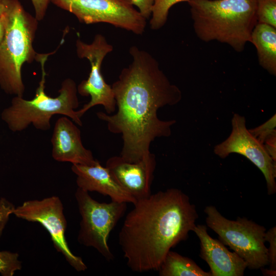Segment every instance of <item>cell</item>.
<instances>
[{
  "label": "cell",
  "instance_id": "d4e9b609",
  "mask_svg": "<svg viewBox=\"0 0 276 276\" xmlns=\"http://www.w3.org/2000/svg\"><path fill=\"white\" fill-rule=\"evenodd\" d=\"M33 4L35 18L38 21L43 19L50 0H31Z\"/></svg>",
  "mask_w": 276,
  "mask_h": 276
},
{
  "label": "cell",
  "instance_id": "2e32d148",
  "mask_svg": "<svg viewBox=\"0 0 276 276\" xmlns=\"http://www.w3.org/2000/svg\"><path fill=\"white\" fill-rule=\"evenodd\" d=\"M256 47L260 66L276 76V28L257 23L251 34L250 42Z\"/></svg>",
  "mask_w": 276,
  "mask_h": 276
},
{
  "label": "cell",
  "instance_id": "6da1fadb",
  "mask_svg": "<svg viewBox=\"0 0 276 276\" xmlns=\"http://www.w3.org/2000/svg\"><path fill=\"white\" fill-rule=\"evenodd\" d=\"M129 52L131 63L122 69L111 85L117 112L111 115L98 112L96 114L106 122L110 132L121 134L123 144L120 156L135 163L150 155V145L155 139L171 135L176 121L159 119L157 111L178 103L182 93L149 52L136 45L130 47Z\"/></svg>",
  "mask_w": 276,
  "mask_h": 276
},
{
  "label": "cell",
  "instance_id": "52a82bcc",
  "mask_svg": "<svg viewBox=\"0 0 276 276\" xmlns=\"http://www.w3.org/2000/svg\"><path fill=\"white\" fill-rule=\"evenodd\" d=\"M81 216L78 236L81 244L95 248L108 261L114 259L107 244L111 231L127 210V203L111 201L100 203L92 198L88 192L78 188L75 193Z\"/></svg>",
  "mask_w": 276,
  "mask_h": 276
},
{
  "label": "cell",
  "instance_id": "f1b7e54d",
  "mask_svg": "<svg viewBox=\"0 0 276 276\" xmlns=\"http://www.w3.org/2000/svg\"><path fill=\"white\" fill-rule=\"evenodd\" d=\"M5 8L3 4V0H0V17H2L4 13Z\"/></svg>",
  "mask_w": 276,
  "mask_h": 276
},
{
  "label": "cell",
  "instance_id": "ba28073f",
  "mask_svg": "<svg viewBox=\"0 0 276 276\" xmlns=\"http://www.w3.org/2000/svg\"><path fill=\"white\" fill-rule=\"evenodd\" d=\"M58 7L74 14L85 24L107 23L142 35L147 19L130 0H50Z\"/></svg>",
  "mask_w": 276,
  "mask_h": 276
},
{
  "label": "cell",
  "instance_id": "30bf717a",
  "mask_svg": "<svg viewBox=\"0 0 276 276\" xmlns=\"http://www.w3.org/2000/svg\"><path fill=\"white\" fill-rule=\"evenodd\" d=\"M13 214L27 221L40 223L50 234L56 249L71 266L78 271L87 269L81 258L74 255L68 247L65 237L67 222L62 203L58 197L26 201L14 208Z\"/></svg>",
  "mask_w": 276,
  "mask_h": 276
},
{
  "label": "cell",
  "instance_id": "d6986e66",
  "mask_svg": "<svg viewBox=\"0 0 276 276\" xmlns=\"http://www.w3.org/2000/svg\"><path fill=\"white\" fill-rule=\"evenodd\" d=\"M258 23L276 28V0H256Z\"/></svg>",
  "mask_w": 276,
  "mask_h": 276
},
{
  "label": "cell",
  "instance_id": "e0dca14e",
  "mask_svg": "<svg viewBox=\"0 0 276 276\" xmlns=\"http://www.w3.org/2000/svg\"><path fill=\"white\" fill-rule=\"evenodd\" d=\"M160 276H212L193 260L169 250L158 270Z\"/></svg>",
  "mask_w": 276,
  "mask_h": 276
},
{
  "label": "cell",
  "instance_id": "4316f807",
  "mask_svg": "<svg viewBox=\"0 0 276 276\" xmlns=\"http://www.w3.org/2000/svg\"><path fill=\"white\" fill-rule=\"evenodd\" d=\"M5 32V22L4 15L0 17V42L4 37Z\"/></svg>",
  "mask_w": 276,
  "mask_h": 276
},
{
  "label": "cell",
  "instance_id": "8992f818",
  "mask_svg": "<svg viewBox=\"0 0 276 276\" xmlns=\"http://www.w3.org/2000/svg\"><path fill=\"white\" fill-rule=\"evenodd\" d=\"M204 212L206 226L218 235L220 241L245 261L248 268L257 270L268 265L264 226L246 217L228 219L214 205L206 206Z\"/></svg>",
  "mask_w": 276,
  "mask_h": 276
},
{
  "label": "cell",
  "instance_id": "7a4b0ae2",
  "mask_svg": "<svg viewBox=\"0 0 276 276\" xmlns=\"http://www.w3.org/2000/svg\"><path fill=\"white\" fill-rule=\"evenodd\" d=\"M126 215L119 244L133 271H158L171 248L189 237L198 218L180 190L168 189L137 200Z\"/></svg>",
  "mask_w": 276,
  "mask_h": 276
},
{
  "label": "cell",
  "instance_id": "cb8c5ba5",
  "mask_svg": "<svg viewBox=\"0 0 276 276\" xmlns=\"http://www.w3.org/2000/svg\"><path fill=\"white\" fill-rule=\"evenodd\" d=\"M133 6L138 8V11L146 19H150L153 5L154 0H130Z\"/></svg>",
  "mask_w": 276,
  "mask_h": 276
},
{
  "label": "cell",
  "instance_id": "5b68a950",
  "mask_svg": "<svg viewBox=\"0 0 276 276\" xmlns=\"http://www.w3.org/2000/svg\"><path fill=\"white\" fill-rule=\"evenodd\" d=\"M5 32L0 42V87L7 94L23 97L21 68L36 60L33 46L38 20L18 0H3Z\"/></svg>",
  "mask_w": 276,
  "mask_h": 276
},
{
  "label": "cell",
  "instance_id": "484cf974",
  "mask_svg": "<svg viewBox=\"0 0 276 276\" xmlns=\"http://www.w3.org/2000/svg\"><path fill=\"white\" fill-rule=\"evenodd\" d=\"M263 145L269 156L276 162V132L269 136Z\"/></svg>",
  "mask_w": 276,
  "mask_h": 276
},
{
  "label": "cell",
  "instance_id": "44dd1931",
  "mask_svg": "<svg viewBox=\"0 0 276 276\" xmlns=\"http://www.w3.org/2000/svg\"><path fill=\"white\" fill-rule=\"evenodd\" d=\"M275 127L276 114H274L262 125L249 129V131L255 138L263 144L269 136L276 132Z\"/></svg>",
  "mask_w": 276,
  "mask_h": 276
},
{
  "label": "cell",
  "instance_id": "5bb4252c",
  "mask_svg": "<svg viewBox=\"0 0 276 276\" xmlns=\"http://www.w3.org/2000/svg\"><path fill=\"white\" fill-rule=\"evenodd\" d=\"M52 156L58 162L90 166L97 160L81 140L79 128L66 116L56 122L51 137Z\"/></svg>",
  "mask_w": 276,
  "mask_h": 276
},
{
  "label": "cell",
  "instance_id": "83f0119b",
  "mask_svg": "<svg viewBox=\"0 0 276 276\" xmlns=\"http://www.w3.org/2000/svg\"><path fill=\"white\" fill-rule=\"evenodd\" d=\"M261 271L263 272V274L264 275L266 276H275L276 275V270H273L271 269H265L264 267L261 268Z\"/></svg>",
  "mask_w": 276,
  "mask_h": 276
},
{
  "label": "cell",
  "instance_id": "ffe728a7",
  "mask_svg": "<svg viewBox=\"0 0 276 276\" xmlns=\"http://www.w3.org/2000/svg\"><path fill=\"white\" fill-rule=\"evenodd\" d=\"M17 253L8 251H0V273L4 276H12L15 272L21 268Z\"/></svg>",
  "mask_w": 276,
  "mask_h": 276
},
{
  "label": "cell",
  "instance_id": "9c48e42d",
  "mask_svg": "<svg viewBox=\"0 0 276 276\" xmlns=\"http://www.w3.org/2000/svg\"><path fill=\"white\" fill-rule=\"evenodd\" d=\"M113 49V46L101 34H97L90 43L84 42L80 39L76 40L77 56L81 59H87L90 64L88 78L82 80L77 86L79 95L90 97L89 102L77 110L80 118L87 110L96 105H102L108 114L116 111V102L112 88L106 82L101 72L105 57Z\"/></svg>",
  "mask_w": 276,
  "mask_h": 276
},
{
  "label": "cell",
  "instance_id": "7402d4cb",
  "mask_svg": "<svg viewBox=\"0 0 276 276\" xmlns=\"http://www.w3.org/2000/svg\"><path fill=\"white\" fill-rule=\"evenodd\" d=\"M265 241L269 243L267 248L269 268L276 270V227H271L266 232Z\"/></svg>",
  "mask_w": 276,
  "mask_h": 276
},
{
  "label": "cell",
  "instance_id": "603a6c76",
  "mask_svg": "<svg viewBox=\"0 0 276 276\" xmlns=\"http://www.w3.org/2000/svg\"><path fill=\"white\" fill-rule=\"evenodd\" d=\"M14 206L5 199L0 200V236L9 216L13 214Z\"/></svg>",
  "mask_w": 276,
  "mask_h": 276
},
{
  "label": "cell",
  "instance_id": "4fadbf2b",
  "mask_svg": "<svg viewBox=\"0 0 276 276\" xmlns=\"http://www.w3.org/2000/svg\"><path fill=\"white\" fill-rule=\"evenodd\" d=\"M200 242V257L210 267L212 276H243L247 265L234 251L221 241L211 237L207 226L196 225L193 231Z\"/></svg>",
  "mask_w": 276,
  "mask_h": 276
},
{
  "label": "cell",
  "instance_id": "3957f363",
  "mask_svg": "<svg viewBox=\"0 0 276 276\" xmlns=\"http://www.w3.org/2000/svg\"><path fill=\"white\" fill-rule=\"evenodd\" d=\"M193 28L202 41L242 52L258 23L256 0H189Z\"/></svg>",
  "mask_w": 276,
  "mask_h": 276
},
{
  "label": "cell",
  "instance_id": "ac0fdd59",
  "mask_svg": "<svg viewBox=\"0 0 276 276\" xmlns=\"http://www.w3.org/2000/svg\"><path fill=\"white\" fill-rule=\"evenodd\" d=\"M189 0H154L150 27L152 30L160 29L167 22L170 9L175 4Z\"/></svg>",
  "mask_w": 276,
  "mask_h": 276
},
{
  "label": "cell",
  "instance_id": "9a60e30c",
  "mask_svg": "<svg viewBox=\"0 0 276 276\" xmlns=\"http://www.w3.org/2000/svg\"><path fill=\"white\" fill-rule=\"evenodd\" d=\"M71 169L77 175L76 183L79 188L108 196L111 201L133 204L137 201L117 182L108 169L97 160L90 166L72 164Z\"/></svg>",
  "mask_w": 276,
  "mask_h": 276
},
{
  "label": "cell",
  "instance_id": "277c9868",
  "mask_svg": "<svg viewBox=\"0 0 276 276\" xmlns=\"http://www.w3.org/2000/svg\"><path fill=\"white\" fill-rule=\"evenodd\" d=\"M55 52L45 54H38L36 60L39 62L41 78L34 98L26 100L22 97L14 96L11 105L4 109L1 119L13 132H20L30 124L37 129L47 131L51 128L50 120L55 114H62L72 120L79 126L82 125L77 110L79 100L77 86L71 78H66L59 90V95L51 97L44 91L46 73L44 64L48 56Z\"/></svg>",
  "mask_w": 276,
  "mask_h": 276
},
{
  "label": "cell",
  "instance_id": "7c38bea8",
  "mask_svg": "<svg viewBox=\"0 0 276 276\" xmlns=\"http://www.w3.org/2000/svg\"><path fill=\"white\" fill-rule=\"evenodd\" d=\"M154 154L139 162L131 163L120 155L109 158L106 167L117 182L136 201L151 194V185L156 168Z\"/></svg>",
  "mask_w": 276,
  "mask_h": 276
},
{
  "label": "cell",
  "instance_id": "8fae6325",
  "mask_svg": "<svg viewBox=\"0 0 276 276\" xmlns=\"http://www.w3.org/2000/svg\"><path fill=\"white\" fill-rule=\"evenodd\" d=\"M229 135L214 148V153L224 159L232 153L244 156L263 173L266 183L267 193L276 192V162L266 151L263 144L255 138L246 127L245 118L234 113L231 121Z\"/></svg>",
  "mask_w": 276,
  "mask_h": 276
}]
</instances>
